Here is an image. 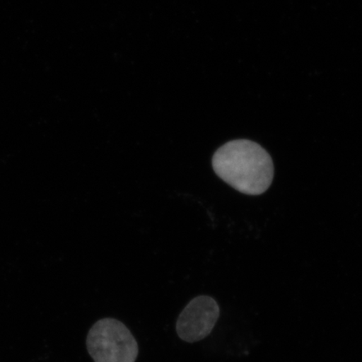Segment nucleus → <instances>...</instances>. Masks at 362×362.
<instances>
[{
    "label": "nucleus",
    "mask_w": 362,
    "mask_h": 362,
    "mask_svg": "<svg viewBox=\"0 0 362 362\" xmlns=\"http://www.w3.org/2000/svg\"><path fill=\"white\" fill-rule=\"evenodd\" d=\"M216 174L239 192L259 196L274 179L273 160L259 144L247 139L233 140L214 153Z\"/></svg>",
    "instance_id": "f257e3e1"
},
{
    "label": "nucleus",
    "mask_w": 362,
    "mask_h": 362,
    "mask_svg": "<svg viewBox=\"0 0 362 362\" xmlns=\"http://www.w3.org/2000/svg\"><path fill=\"white\" fill-rule=\"evenodd\" d=\"M88 353L94 362H135L139 346L124 323L112 318L98 320L87 337Z\"/></svg>",
    "instance_id": "f03ea898"
},
{
    "label": "nucleus",
    "mask_w": 362,
    "mask_h": 362,
    "mask_svg": "<svg viewBox=\"0 0 362 362\" xmlns=\"http://www.w3.org/2000/svg\"><path fill=\"white\" fill-rule=\"evenodd\" d=\"M219 316L220 307L214 298L197 296L181 312L176 322V332L185 342L200 341L209 336Z\"/></svg>",
    "instance_id": "7ed1b4c3"
}]
</instances>
